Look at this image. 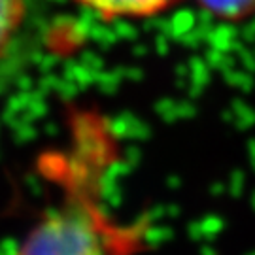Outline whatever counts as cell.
Listing matches in <instances>:
<instances>
[{
	"instance_id": "cell-1",
	"label": "cell",
	"mask_w": 255,
	"mask_h": 255,
	"mask_svg": "<svg viewBox=\"0 0 255 255\" xmlns=\"http://www.w3.org/2000/svg\"><path fill=\"white\" fill-rule=\"evenodd\" d=\"M119 151L108 119L91 110L74 112L63 144L38 161L51 199L13 255L142 254L147 221L119 218L108 202Z\"/></svg>"
},
{
	"instance_id": "cell-2",
	"label": "cell",
	"mask_w": 255,
	"mask_h": 255,
	"mask_svg": "<svg viewBox=\"0 0 255 255\" xmlns=\"http://www.w3.org/2000/svg\"><path fill=\"white\" fill-rule=\"evenodd\" d=\"M93 15L114 21V19H147L161 15L180 0H74Z\"/></svg>"
},
{
	"instance_id": "cell-3",
	"label": "cell",
	"mask_w": 255,
	"mask_h": 255,
	"mask_svg": "<svg viewBox=\"0 0 255 255\" xmlns=\"http://www.w3.org/2000/svg\"><path fill=\"white\" fill-rule=\"evenodd\" d=\"M27 8L28 0H0V59L6 55L21 30L27 17Z\"/></svg>"
},
{
	"instance_id": "cell-4",
	"label": "cell",
	"mask_w": 255,
	"mask_h": 255,
	"mask_svg": "<svg viewBox=\"0 0 255 255\" xmlns=\"http://www.w3.org/2000/svg\"><path fill=\"white\" fill-rule=\"evenodd\" d=\"M199 4L221 19H244L255 11V0H199Z\"/></svg>"
}]
</instances>
